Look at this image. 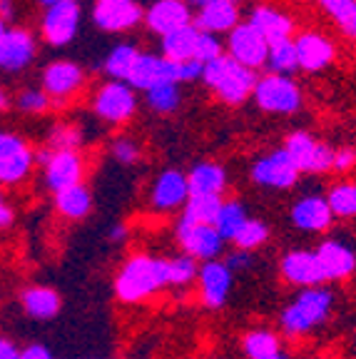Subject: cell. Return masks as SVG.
Masks as SVG:
<instances>
[{
  "instance_id": "6da1fadb",
  "label": "cell",
  "mask_w": 356,
  "mask_h": 359,
  "mask_svg": "<svg viewBox=\"0 0 356 359\" xmlns=\"http://www.w3.org/2000/svg\"><path fill=\"white\" fill-rule=\"evenodd\" d=\"M167 257H152V255H132L117 269L112 290L123 304H139L150 299L157 292L167 290Z\"/></svg>"
},
{
  "instance_id": "7a4b0ae2",
  "label": "cell",
  "mask_w": 356,
  "mask_h": 359,
  "mask_svg": "<svg viewBox=\"0 0 356 359\" xmlns=\"http://www.w3.org/2000/svg\"><path fill=\"white\" fill-rule=\"evenodd\" d=\"M331 309H334V292L327 290L324 285L299 290V294L279 314V327L292 339L312 334L317 327H322L329 320Z\"/></svg>"
},
{
  "instance_id": "3957f363",
  "label": "cell",
  "mask_w": 356,
  "mask_h": 359,
  "mask_svg": "<svg viewBox=\"0 0 356 359\" xmlns=\"http://www.w3.org/2000/svg\"><path fill=\"white\" fill-rule=\"evenodd\" d=\"M256 80L259 78L254 75V70L234 62L229 55L207 62L202 70V83L214 90V95L227 105H242L247 97H252Z\"/></svg>"
},
{
  "instance_id": "277c9868",
  "label": "cell",
  "mask_w": 356,
  "mask_h": 359,
  "mask_svg": "<svg viewBox=\"0 0 356 359\" xmlns=\"http://www.w3.org/2000/svg\"><path fill=\"white\" fill-rule=\"evenodd\" d=\"M35 163L43 165V177L45 185L53 195L67 190V187L83 185V175L85 165L83 157L78 150H50V147H43V150L35 155Z\"/></svg>"
},
{
  "instance_id": "5b68a950",
  "label": "cell",
  "mask_w": 356,
  "mask_h": 359,
  "mask_svg": "<svg viewBox=\"0 0 356 359\" xmlns=\"http://www.w3.org/2000/svg\"><path fill=\"white\" fill-rule=\"evenodd\" d=\"M252 97L264 112H274V115H294L301 110V102H304L299 85L294 80L274 73L256 80Z\"/></svg>"
},
{
  "instance_id": "8992f818",
  "label": "cell",
  "mask_w": 356,
  "mask_h": 359,
  "mask_svg": "<svg viewBox=\"0 0 356 359\" xmlns=\"http://www.w3.org/2000/svg\"><path fill=\"white\" fill-rule=\"evenodd\" d=\"M289 160L296 165L299 172H309V175H322L331 170L334 163V150L327 145V142L317 140L314 135L309 133H292L282 147Z\"/></svg>"
},
{
  "instance_id": "52a82bcc",
  "label": "cell",
  "mask_w": 356,
  "mask_h": 359,
  "mask_svg": "<svg viewBox=\"0 0 356 359\" xmlns=\"http://www.w3.org/2000/svg\"><path fill=\"white\" fill-rule=\"evenodd\" d=\"M174 237H177V245L182 247V255L192 259L212 262L224 252V240L214 230V224H200L179 217L177 227H174Z\"/></svg>"
},
{
  "instance_id": "ba28073f",
  "label": "cell",
  "mask_w": 356,
  "mask_h": 359,
  "mask_svg": "<svg viewBox=\"0 0 356 359\" xmlns=\"http://www.w3.org/2000/svg\"><path fill=\"white\" fill-rule=\"evenodd\" d=\"M93 110L95 115L105 123L112 125H123L137 110V97H135V90L128 83H120V80H110V83L100 85V90L95 93L93 97Z\"/></svg>"
},
{
  "instance_id": "9c48e42d",
  "label": "cell",
  "mask_w": 356,
  "mask_h": 359,
  "mask_svg": "<svg viewBox=\"0 0 356 359\" xmlns=\"http://www.w3.org/2000/svg\"><path fill=\"white\" fill-rule=\"evenodd\" d=\"M35 165V152L22 137L0 133V185H18L28 180Z\"/></svg>"
},
{
  "instance_id": "30bf717a",
  "label": "cell",
  "mask_w": 356,
  "mask_h": 359,
  "mask_svg": "<svg viewBox=\"0 0 356 359\" xmlns=\"http://www.w3.org/2000/svg\"><path fill=\"white\" fill-rule=\"evenodd\" d=\"M85 85V70L73 60H55L43 70V93L50 97L53 107L78 95Z\"/></svg>"
},
{
  "instance_id": "8fae6325",
  "label": "cell",
  "mask_w": 356,
  "mask_h": 359,
  "mask_svg": "<svg viewBox=\"0 0 356 359\" xmlns=\"http://www.w3.org/2000/svg\"><path fill=\"white\" fill-rule=\"evenodd\" d=\"M227 50L234 62H240L249 70H256V67L267 65L269 43L252 28L249 22H240L237 28L229 30Z\"/></svg>"
},
{
  "instance_id": "7c38bea8",
  "label": "cell",
  "mask_w": 356,
  "mask_h": 359,
  "mask_svg": "<svg viewBox=\"0 0 356 359\" xmlns=\"http://www.w3.org/2000/svg\"><path fill=\"white\" fill-rule=\"evenodd\" d=\"M279 275H282L284 282H289V285L299 287V290L322 287L327 282L314 250H289V252H284L282 262H279Z\"/></svg>"
},
{
  "instance_id": "4fadbf2b",
  "label": "cell",
  "mask_w": 356,
  "mask_h": 359,
  "mask_svg": "<svg viewBox=\"0 0 356 359\" xmlns=\"http://www.w3.org/2000/svg\"><path fill=\"white\" fill-rule=\"evenodd\" d=\"M252 180L269 190H289L299 180V170L284 150H274L252 165Z\"/></svg>"
},
{
  "instance_id": "5bb4252c",
  "label": "cell",
  "mask_w": 356,
  "mask_h": 359,
  "mask_svg": "<svg viewBox=\"0 0 356 359\" xmlns=\"http://www.w3.org/2000/svg\"><path fill=\"white\" fill-rule=\"evenodd\" d=\"M160 83H177L179 85V62H172L167 57H160L155 53H139L132 65V73L128 78V85L132 90H150Z\"/></svg>"
},
{
  "instance_id": "9a60e30c",
  "label": "cell",
  "mask_w": 356,
  "mask_h": 359,
  "mask_svg": "<svg viewBox=\"0 0 356 359\" xmlns=\"http://www.w3.org/2000/svg\"><path fill=\"white\" fill-rule=\"evenodd\" d=\"M234 285V275L222 259H212V262H202L200 272H197V290H200V299L205 307L210 309H222L229 299V292Z\"/></svg>"
},
{
  "instance_id": "2e32d148",
  "label": "cell",
  "mask_w": 356,
  "mask_h": 359,
  "mask_svg": "<svg viewBox=\"0 0 356 359\" xmlns=\"http://www.w3.org/2000/svg\"><path fill=\"white\" fill-rule=\"evenodd\" d=\"M80 6L78 3H57L45 11L43 22H40V33H43L45 43L62 48V45L73 43V38L78 35L80 28Z\"/></svg>"
},
{
  "instance_id": "e0dca14e",
  "label": "cell",
  "mask_w": 356,
  "mask_h": 359,
  "mask_svg": "<svg viewBox=\"0 0 356 359\" xmlns=\"http://www.w3.org/2000/svg\"><path fill=\"white\" fill-rule=\"evenodd\" d=\"M192 8L187 0H155L145 11V22L152 33L160 38L177 33V30L192 25Z\"/></svg>"
},
{
  "instance_id": "ac0fdd59",
  "label": "cell",
  "mask_w": 356,
  "mask_h": 359,
  "mask_svg": "<svg viewBox=\"0 0 356 359\" xmlns=\"http://www.w3.org/2000/svg\"><path fill=\"white\" fill-rule=\"evenodd\" d=\"M189 200V187H187V175L179 170H165L155 177L150 190L152 208L160 212H172V210L184 208V202Z\"/></svg>"
},
{
  "instance_id": "d6986e66",
  "label": "cell",
  "mask_w": 356,
  "mask_h": 359,
  "mask_svg": "<svg viewBox=\"0 0 356 359\" xmlns=\"http://www.w3.org/2000/svg\"><path fill=\"white\" fill-rule=\"evenodd\" d=\"M314 252H317L327 282L349 280L356 272V252L354 247L346 245L344 240H324Z\"/></svg>"
},
{
  "instance_id": "ffe728a7",
  "label": "cell",
  "mask_w": 356,
  "mask_h": 359,
  "mask_svg": "<svg viewBox=\"0 0 356 359\" xmlns=\"http://www.w3.org/2000/svg\"><path fill=\"white\" fill-rule=\"evenodd\" d=\"M35 57V38L22 28H8L0 33V67L18 73Z\"/></svg>"
},
{
  "instance_id": "44dd1931",
  "label": "cell",
  "mask_w": 356,
  "mask_h": 359,
  "mask_svg": "<svg viewBox=\"0 0 356 359\" xmlns=\"http://www.w3.org/2000/svg\"><path fill=\"white\" fill-rule=\"evenodd\" d=\"M334 219L327 197L322 195H306L292 205V224L304 232H327Z\"/></svg>"
},
{
  "instance_id": "7402d4cb",
  "label": "cell",
  "mask_w": 356,
  "mask_h": 359,
  "mask_svg": "<svg viewBox=\"0 0 356 359\" xmlns=\"http://www.w3.org/2000/svg\"><path fill=\"white\" fill-rule=\"evenodd\" d=\"M93 20L100 30L107 33H125L145 20V11L137 3H97L93 11Z\"/></svg>"
},
{
  "instance_id": "603a6c76",
  "label": "cell",
  "mask_w": 356,
  "mask_h": 359,
  "mask_svg": "<svg viewBox=\"0 0 356 359\" xmlns=\"http://www.w3.org/2000/svg\"><path fill=\"white\" fill-rule=\"evenodd\" d=\"M296 57H299L301 70H309V73H319L327 65H331L336 50L334 43L322 33H301L299 38H294Z\"/></svg>"
},
{
  "instance_id": "cb8c5ba5",
  "label": "cell",
  "mask_w": 356,
  "mask_h": 359,
  "mask_svg": "<svg viewBox=\"0 0 356 359\" xmlns=\"http://www.w3.org/2000/svg\"><path fill=\"white\" fill-rule=\"evenodd\" d=\"M192 25H195L200 33H229L232 28L240 25V8L234 0H217V3H210V6L200 8L197 15L192 18Z\"/></svg>"
},
{
  "instance_id": "d4e9b609",
  "label": "cell",
  "mask_w": 356,
  "mask_h": 359,
  "mask_svg": "<svg viewBox=\"0 0 356 359\" xmlns=\"http://www.w3.org/2000/svg\"><path fill=\"white\" fill-rule=\"evenodd\" d=\"M247 22H249L252 28L262 35L269 45L282 43V40H292V33H294L292 18L287 15V13L277 11V8H269V6H256Z\"/></svg>"
},
{
  "instance_id": "484cf974",
  "label": "cell",
  "mask_w": 356,
  "mask_h": 359,
  "mask_svg": "<svg viewBox=\"0 0 356 359\" xmlns=\"http://www.w3.org/2000/svg\"><path fill=\"white\" fill-rule=\"evenodd\" d=\"M20 304H22V309H25V314H28L30 320L50 322L60 314L62 297L57 294V290H53V287L33 285V287H25V290H22Z\"/></svg>"
},
{
  "instance_id": "4316f807",
  "label": "cell",
  "mask_w": 356,
  "mask_h": 359,
  "mask_svg": "<svg viewBox=\"0 0 356 359\" xmlns=\"http://www.w3.org/2000/svg\"><path fill=\"white\" fill-rule=\"evenodd\" d=\"M189 197L192 195H214L222 197L227 190V170L217 163H200L187 172Z\"/></svg>"
},
{
  "instance_id": "83f0119b",
  "label": "cell",
  "mask_w": 356,
  "mask_h": 359,
  "mask_svg": "<svg viewBox=\"0 0 356 359\" xmlns=\"http://www.w3.org/2000/svg\"><path fill=\"white\" fill-rule=\"evenodd\" d=\"M55 210L60 217L80 222V219H85L93 212V192L85 185L67 187V190L55 195Z\"/></svg>"
},
{
  "instance_id": "f1b7e54d",
  "label": "cell",
  "mask_w": 356,
  "mask_h": 359,
  "mask_svg": "<svg viewBox=\"0 0 356 359\" xmlns=\"http://www.w3.org/2000/svg\"><path fill=\"white\" fill-rule=\"evenodd\" d=\"M197 40H200V30L195 25H187V28L177 30V33L162 38V57H167L172 62L195 60Z\"/></svg>"
},
{
  "instance_id": "f546056e",
  "label": "cell",
  "mask_w": 356,
  "mask_h": 359,
  "mask_svg": "<svg viewBox=\"0 0 356 359\" xmlns=\"http://www.w3.org/2000/svg\"><path fill=\"white\" fill-rule=\"evenodd\" d=\"M247 359H267L272 354L282 352V339L272 330H249L242 339Z\"/></svg>"
},
{
  "instance_id": "4dcf8cb0",
  "label": "cell",
  "mask_w": 356,
  "mask_h": 359,
  "mask_svg": "<svg viewBox=\"0 0 356 359\" xmlns=\"http://www.w3.org/2000/svg\"><path fill=\"white\" fill-rule=\"evenodd\" d=\"M224 200L214 195H192L182 208V219L200 224H214L219 210H222Z\"/></svg>"
},
{
  "instance_id": "1f68e13d",
  "label": "cell",
  "mask_w": 356,
  "mask_h": 359,
  "mask_svg": "<svg viewBox=\"0 0 356 359\" xmlns=\"http://www.w3.org/2000/svg\"><path fill=\"white\" fill-rule=\"evenodd\" d=\"M139 50L132 43H120L115 45L105 57V73L112 80H120V83H128L130 73H132V65L137 60Z\"/></svg>"
},
{
  "instance_id": "d6a6232c",
  "label": "cell",
  "mask_w": 356,
  "mask_h": 359,
  "mask_svg": "<svg viewBox=\"0 0 356 359\" xmlns=\"http://www.w3.org/2000/svg\"><path fill=\"white\" fill-rule=\"evenodd\" d=\"M249 219V215H247V208L242 205L240 200H229L222 205V210H219L217 219H214V230L219 232V237H222L224 242H232L234 235L242 230V224Z\"/></svg>"
},
{
  "instance_id": "836d02e7",
  "label": "cell",
  "mask_w": 356,
  "mask_h": 359,
  "mask_svg": "<svg viewBox=\"0 0 356 359\" xmlns=\"http://www.w3.org/2000/svg\"><path fill=\"white\" fill-rule=\"evenodd\" d=\"M197 272H200L197 259L187 257V255L167 257V282L172 290H187L189 285H195Z\"/></svg>"
},
{
  "instance_id": "e575fe53",
  "label": "cell",
  "mask_w": 356,
  "mask_h": 359,
  "mask_svg": "<svg viewBox=\"0 0 356 359\" xmlns=\"http://www.w3.org/2000/svg\"><path fill=\"white\" fill-rule=\"evenodd\" d=\"M267 65L274 75H292L299 67V57H296L294 40H282V43L269 45Z\"/></svg>"
},
{
  "instance_id": "d590c367",
  "label": "cell",
  "mask_w": 356,
  "mask_h": 359,
  "mask_svg": "<svg viewBox=\"0 0 356 359\" xmlns=\"http://www.w3.org/2000/svg\"><path fill=\"white\" fill-rule=\"evenodd\" d=\"M269 242V224L262 222V219H254L249 217L245 224H242V230L234 235L232 245L234 250H245V252H254L256 247H262Z\"/></svg>"
},
{
  "instance_id": "8d00e7d4",
  "label": "cell",
  "mask_w": 356,
  "mask_h": 359,
  "mask_svg": "<svg viewBox=\"0 0 356 359\" xmlns=\"http://www.w3.org/2000/svg\"><path fill=\"white\" fill-rule=\"evenodd\" d=\"M327 202L334 217L349 219L356 217V182H339L329 190Z\"/></svg>"
},
{
  "instance_id": "74e56055",
  "label": "cell",
  "mask_w": 356,
  "mask_h": 359,
  "mask_svg": "<svg viewBox=\"0 0 356 359\" xmlns=\"http://www.w3.org/2000/svg\"><path fill=\"white\" fill-rule=\"evenodd\" d=\"M319 6L349 38L356 40V0H319Z\"/></svg>"
},
{
  "instance_id": "f35d334b",
  "label": "cell",
  "mask_w": 356,
  "mask_h": 359,
  "mask_svg": "<svg viewBox=\"0 0 356 359\" xmlns=\"http://www.w3.org/2000/svg\"><path fill=\"white\" fill-rule=\"evenodd\" d=\"M179 102H182V95H179L177 83H160L147 90V105L155 112H160V115L174 112L179 107Z\"/></svg>"
},
{
  "instance_id": "ab89813d",
  "label": "cell",
  "mask_w": 356,
  "mask_h": 359,
  "mask_svg": "<svg viewBox=\"0 0 356 359\" xmlns=\"http://www.w3.org/2000/svg\"><path fill=\"white\" fill-rule=\"evenodd\" d=\"M83 145V133L80 128L75 125H67V123H60L48 133V145L50 150H78Z\"/></svg>"
},
{
  "instance_id": "60d3db41",
  "label": "cell",
  "mask_w": 356,
  "mask_h": 359,
  "mask_svg": "<svg viewBox=\"0 0 356 359\" xmlns=\"http://www.w3.org/2000/svg\"><path fill=\"white\" fill-rule=\"evenodd\" d=\"M18 107H20L22 112H28V115H40V112L50 110L53 102H50V97L45 95L43 90L28 88L18 95Z\"/></svg>"
},
{
  "instance_id": "b9f144b4",
  "label": "cell",
  "mask_w": 356,
  "mask_h": 359,
  "mask_svg": "<svg viewBox=\"0 0 356 359\" xmlns=\"http://www.w3.org/2000/svg\"><path fill=\"white\" fill-rule=\"evenodd\" d=\"M110 152L120 165H135L139 160V155H142L139 145L132 140V137H128V135H120V137H115V140H112V145H110Z\"/></svg>"
},
{
  "instance_id": "7bdbcfd3",
  "label": "cell",
  "mask_w": 356,
  "mask_h": 359,
  "mask_svg": "<svg viewBox=\"0 0 356 359\" xmlns=\"http://www.w3.org/2000/svg\"><path fill=\"white\" fill-rule=\"evenodd\" d=\"M224 55V48L219 43L217 35L212 33H200V40H197V53H195V60H200L202 65L212 60H219Z\"/></svg>"
},
{
  "instance_id": "ee69618b",
  "label": "cell",
  "mask_w": 356,
  "mask_h": 359,
  "mask_svg": "<svg viewBox=\"0 0 356 359\" xmlns=\"http://www.w3.org/2000/svg\"><path fill=\"white\" fill-rule=\"evenodd\" d=\"M356 168V150L354 147H339L334 150V163H331V170L339 175L351 172Z\"/></svg>"
},
{
  "instance_id": "f6af8a7d",
  "label": "cell",
  "mask_w": 356,
  "mask_h": 359,
  "mask_svg": "<svg viewBox=\"0 0 356 359\" xmlns=\"http://www.w3.org/2000/svg\"><path fill=\"white\" fill-rule=\"evenodd\" d=\"M222 262L227 264L232 275H237V272H245V269H249L252 262H254V257H252V252H245V250H232V252H229Z\"/></svg>"
},
{
  "instance_id": "bcb514c9",
  "label": "cell",
  "mask_w": 356,
  "mask_h": 359,
  "mask_svg": "<svg viewBox=\"0 0 356 359\" xmlns=\"http://www.w3.org/2000/svg\"><path fill=\"white\" fill-rule=\"evenodd\" d=\"M202 65L200 60H187V62H179V83H195V80H202Z\"/></svg>"
},
{
  "instance_id": "7dc6e473",
  "label": "cell",
  "mask_w": 356,
  "mask_h": 359,
  "mask_svg": "<svg viewBox=\"0 0 356 359\" xmlns=\"http://www.w3.org/2000/svg\"><path fill=\"white\" fill-rule=\"evenodd\" d=\"M20 359H55L45 344H28L20 349Z\"/></svg>"
},
{
  "instance_id": "c3c4849f",
  "label": "cell",
  "mask_w": 356,
  "mask_h": 359,
  "mask_svg": "<svg viewBox=\"0 0 356 359\" xmlns=\"http://www.w3.org/2000/svg\"><path fill=\"white\" fill-rule=\"evenodd\" d=\"M13 217H15V212H13L11 202L6 200V195L0 192V230H6V227H11L13 224Z\"/></svg>"
},
{
  "instance_id": "681fc988",
  "label": "cell",
  "mask_w": 356,
  "mask_h": 359,
  "mask_svg": "<svg viewBox=\"0 0 356 359\" xmlns=\"http://www.w3.org/2000/svg\"><path fill=\"white\" fill-rule=\"evenodd\" d=\"M0 359H20V349L13 339L0 334Z\"/></svg>"
},
{
  "instance_id": "f907efd6",
  "label": "cell",
  "mask_w": 356,
  "mask_h": 359,
  "mask_svg": "<svg viewBox=\"0 0 356 359\" xmlns=\"http://www.w3.org/2000/svg\"><path fill=\"white\" fill-rule=\"evenodd\" d=\"M107 240H110L112 245H117V242H125V240H128V227H125V224H112L110 230H107Z\"/></svg>"
},
{
  "instance_id": "816d5d0a",
  "label": "cell",
  "mask_w": 356,
  "mask_h": 359,
  "mask_svg": "<svg viewBox=\"0 0 356 359\" xmlns=\"http://www.w3.org/2000/svg\"><path fill=\"white\" fill-rule=\"evenodd\" d=\"M15 15V6H13V0H0V20H11Z\"/></svg>"
},
{
  "instance_id": "f5cc1de1",
  "label": "cell",
  "mask_w": 356,
  "mask_h": 359,
  "mask_svg": "<svg viewBox=\"0 0 356 359\" xmlns=\"http://www.w3.org/2000/svg\"><path fill=\"white\" fill-rule=\"evenodd\" d=\"M11 107V93L6 88H0V110H8Z\"/></svg>"
},
{
  "instance_id": "db71d44e",
  "label": "cell",
  "mask_w": 356,
  "mask_h": 359,
  "mask_svg": "<svg viewBox=\"0 0 356 359\" xmlns=\"http://www.w3.org/2000/svg\"><path fill=\"white\" fill-rule=\"evenodd\" d=\"M189 3V8L195 6L197 11H200V8H205V6H210V3H217V0H187Z\"/></svg>"
},
{
  "instance_id": "11a10c76",
  "label": "cell",
  "mask_w": 356,
  "mask_h": 359,
  "mask_svg": "<svg viewBox=\"0 0 356 359\" xmlns=\"http://www.w3.org/2000/svg\"><path fill=\"white\" fill-rule=\"evenodd\" d=\"M40 3H43V6H57V3H78V0H40Z\"/></svg>"
},
{
  "instance_id": "9f6ffc18",
  "label": "cell",
  "mask_w": 356,
  "mask_h": 359,
  "mask_svg": "<svg viewBox=\"0 0 356 359\" xmlns=\"http://www.w3.org/2000/svg\"><path fill=\"white\" fill-rule=\"evenodd\" d=\"M267 359H292V357H289V354H287V352H284V349H282V352L272 354V357H267Z\"/></svg>"
},
{
  "instance_id": "6f0895ef",
  "label": "cell",
  "mask_w": 356,
  "mask_h": 359,
  "mask_svg": "<svg viewBox=\"0 0 356 359\" xmlns=\"http://www.w3.org/2000/svg\"><path fill=\"white\" fill-rule=\"evenodd\" d=\"M97 3H132V0H97Z\"/></svg>"
},
{
  "instance_id": "680465c9",
  "label": "cell",
  "mask_w": 356,
  "mask_h": 359,
  "mask_svg": "<svg viewBox=\"0 0 356 359\" xmlns=\"http://www.w3.org/2000/svg\"><path fill=\"white\" fill-rule=\"evenodd\" d=\"M234 3H237V0H234Z\"/></svg>"
}]
</instances>
